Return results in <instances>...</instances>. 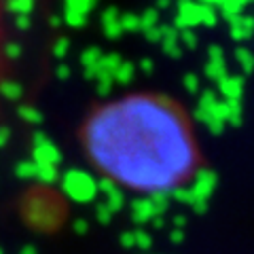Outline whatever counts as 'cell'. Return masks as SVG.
Here are the masks:
<instances>
[{
  "label": "cell",
  "instance_id": "6da1fadb",
  "mask_svg": "<svg viewBox=\"0 0 254 254\" xmlns=\"http://www.w3.org/2000/svg\"><path fill=\"white\" fill-rule=\"evenodd\" d=\"M78 144L102 178L142 197L176 193L201 170L189 110L159 91H131L95 104L81 123Z\"/></svg>",
  "mask_w": 254,
  "mask_h": 254
},
{
  "label": "cell",
  "instance_id": "7a4b0ae2",
  "mask_svg": "<svg viewBox=\"0 0 254 254\" xmlns=\"http://www.w3.org/2000/svg\"><path fill=\"white\" fill-rule=\"evenodd\" d=\"M9 74V23H6V0H0V91Z\"/></svg>",
  "mask_w": 254,
  "mask_h": 254
}]
</instances>
